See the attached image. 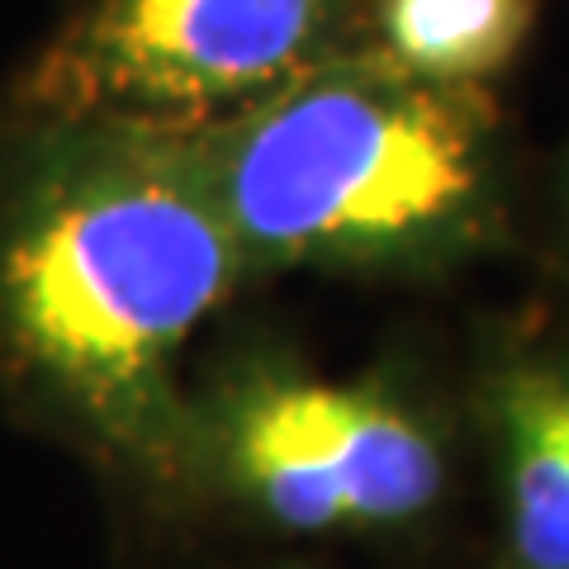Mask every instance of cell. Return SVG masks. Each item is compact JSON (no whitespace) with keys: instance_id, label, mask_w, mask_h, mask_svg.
Instances as JSON below:
<instances>
[{"instance_id":"cell-1","label":"cell","mask_w":569,"mask_h":569,"mask_svg":"<svg viewBox=\"0 0 569 569\" xmlns=\"http://www.w3.org/2000/svg\"><path fill=\"white\" fill-rule=\"evenodd\" d=\"M0 142V380L148 479L190 466L176 370L247 252L194 142L24 110Z\"/></svg>"},{"instance_id":"cell-2","label":"cell","mask_w":569,"mask_h":569,"mask_svg":"<svg viewBox=\"0 0 569 569\" xmlns=\"http://www.w3.org/2000/svg\"><path fill=\"white\" fill-rule=\"evenodd\" d=\"M247 261H403L485 209V119L456 86L389 67L295 71L194 142Z\"/></svg>"},{"instance_id":"cell-3","label":"cell","mask_w":569,"mask_h":569,"mask_svg":"<svg viewBox=\"0 0 569 569\" xmlns=\"http://www.w3.org/2000/svg\"><path fill=\"white\" fill-rule=\"evenodd\" d=\"M280 531H385L427 518L447 456L385 385L261 370L228 385L190 432V466Z\"/></svg>"},{"instance_id":"cell-4","label":"cell","mask_w":569,"mask_h":569,"mask_svg":"<svg viewBox=\"0 0 569 569\" xmlns=\"http://www.w3.org/2000/svg\"><path fill=\"white\" fill-rule=\"evenodd\" d=\"M323 0H91L20 86V110L171 123L238 110L305 71Z\"/></svg>"},{"instance_id":"cell-5","label":"cell","mask_w":569,"mask_h":569,"mask_svg":"<svg viewBox=\"0 0 569 569\" xmlns=\"http://www.w3.org/2000/svg\"><path fill=\"white\" fill-rule=\"evenodd\" d=\"M503 565L569 569V361L522 366L498 385Z\"/></svg>"},{"instance_id":"cell-6","label":"cell","mask_w":569,"mask_h":569,"mask_svg":"<svg viewBox=\"0 0 569 569\" xmlns=\"http://www.w3.org/2000/svg\"><path fill=\"white\" fill-rule=\"evenodd\" d=\"M527 29L531 0H385L395 62L456 91L508 67Z\"/></svg>"}]
</instances>
